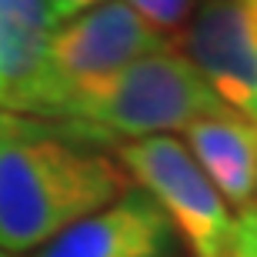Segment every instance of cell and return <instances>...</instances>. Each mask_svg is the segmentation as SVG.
<instances>
[{
	"label": "cell",
	"mask_w": 257,
	"mask_h": 257,
	"mask_svg": "<svg viewBox=\"0 0 257 257\" xmlns=\"http://www.w3.org/2000/svg\"><path fill=\"white\" fill-rule=\"evenodd\" d=\"M114 157L134 187L151 194L181 234L191 257H224L234 244L237 214L200 171L194 154L174 134H154L141 141H120Z\"/></svg>",
	"instance_id": "obj_3"
},
{
	"label": "cell",
	"mask_w": 257,
	"mask_h": 257,
	"mask_svg": "<svg viewBox=\"0 0 257 257\" xmlns=\"http://www.w3.org/2000/svg\"><path fill=\"white\" fill-rule=\"evenodd\" d=\"M30 257H184V240L151 194L127 187Z\"/></svg>",
	"instance_id": "obj_7"
},
{
	"label": "cell",
	"mask_w": 257,
	"mask_h": 257,
	"mask_svg": "<svg viewBox=\"0 0 257 257\" xmlns=\"http://www.w3.org/2000/svg\"><path fill=\"white\" fill-rule=\"evenodd\" d=\"M124 4L144 20V24H151L161 37L171 40V44H174L177 34L187 30L194 10H197L194 0H124Z\"/></svg>",
	"instance_id": "obj_9"
},
{
	"label": "cell",
	"mask_w": 257,
	"mask_h": 257,
	"mask_svg": "<svg viewBox=\"0 0 257 257\" xmlns=\"http://www.w3.org/2000/svg\"><path fill=\"white\" fill-rule=\"evenodd\" d=\"M181 47L224 104L257 120V0H200Z\"/></svg>",
	"instance_id": "obj_5"
},
{
	"label": "cell",
	"mask_w": 257,
	"mask_h": 257,
	"mask_svg": "<svg viewBox=\"0 0 257 257\" xmlns=\"http://www.w3.org/2000/svg\"><path fill=\"white\" fill-rule=\"evenodd\" d=\"M94 4H100V0H50V7H54L57 20L74 17V14H80V10H87V7H94Z\"/></svg>",
	"instance_id": "obj_11"
},
{
	"label": "cell",
	"mask_w": 257,
	"mask_h": 257,
	"mask_svg": "<svg viewBox=\"0 0 257 257\" xmlns=\"http://www.w3.org/2000/svg\"><path fill=\"white\" fill-rule=\"evenodd\" d=\"M184 147L210 177L227 207H254L257 197V120L237 110L200 117L184 131Z\"/></svg>",
	"instance_id": "obj_8"
},
{
	"label": "cell",
	"mask_w": 257,
	"mask_h": 257,
	"mask_svg": "<svg viewBox=\"0 0 257 257\" xmlns=\"http://www.w3.org/2000/svg\"><path fill=\"white\" fill-rule=\"evenodd\" d=\"M220 110H234L217 97L184 50L167 47L141 57L117 77L87 94H74L60 110V124H74L117 147L154 134L187 131L194 120Z\"/></svg>",
	"instance_id": "obj_2"
},
{
	"label": "cell",
	"mask_w": 257,
	"mask_h": 257,
	"mask_svg": "<svg viewBox=\"0 0 257 257\" xmlns=\"http://www.w3.org/2000/svg\"><path fill=\"white\" fill-rule=\"evenodd\" d=\"M60 20L50 0H0V97L4 110L57 120L67 100L50 64Z\"/></svg>",
	"instance_id": "obj_6"
},
{
	"label": "cell",
	"mask_w": 257,
	"mask_h": 257,
	"mask_svg": "<svg viewBox=\"0 0 257 257\" xmlns=\"http://www.w3.org/2000/svg\"><path fill=\"white\" fill-rule=\"evenodd\" d=\"M167 47L174 44L161 37L151 24H144L124 0H100L94 7L60 20L57 34L50 40V64L70 100L74 94L97 90L124 67Z\"/></svg>",
	"instance_id": "obj_4"
},
{
	"label": "cell",
	"mask_w": 257,
	"mask_h": 257,
	"mask_svg": "<svg viewBox=\"0 0 257 257\" xmlns=\"http://www.w3.org/2000/svg\"><path fill=\"white\" fill-rule=\"evenodd\" d=\"M0 257H14V254H7V250H0Z\"/></svg>",
	"instance_id": "obj_12"
},
{
	"label": "cell",
	"mask_w": 257,
	"mask_h": 257,
	"mask_svg": "<svg viewBox=\"0 0 257 257\" xmlns=\"http://www.w3.org/2000/svg\"><path fill=\"white\" fill-rule=\"evenodd\" d=\"M107 147L84 127L0 107V250L37 254L134 187Z\"/></svg>",
	"instance_id": "obj_1"
},
{
	"label": "cell",
	"mask_w": 257,
	"mask_h": 257,
	"mask_svg": "<svg viewBox=\"0 0 257 257\" xmlns=\"http://www.w3.org/2000/svg\"><path fill=\"white\" fill-rule=\"evenodd\" d=\"M224 257H257V204L237 210L234 244H230V250Z\"/></svg>",
	"instance_id": "obj_10"
},
{
	"label": "cell",
	"mask_w": 257,
	"mask_h": 257,
	"mask_svg": "<svg viewBox=\"0 0 257 257\" xmlns=\"http://www.w3.org/2000/svg\"><path fill=\"white\" fill-rule=\"evenodd\" d=\"M0 104H4V97H0Z\"/></svg>",
	"instance_id": "obj_13"
}]
</instances>
